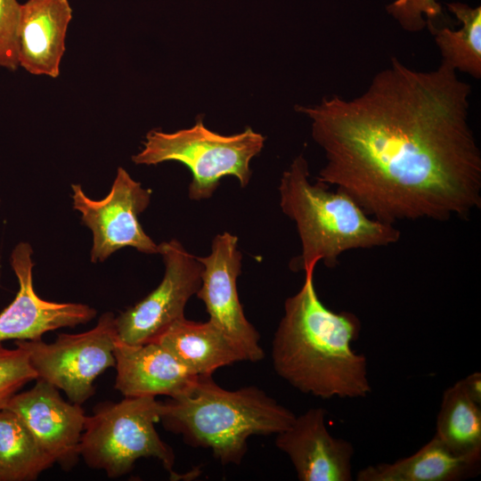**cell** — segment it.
I'll return each mask as SVG.
<instances>
[{
    "instance_id": "1",
    "label": "cell",
    "mask_w": 481,
    "mask_h": 481,
    "mask_svg": "<svg viewBox=\"0 0 481 481\" xmlns=\"http://www.w3.org/2000/svg\"><path fill=\"white\" fill-rule=\"evenodd\" d=\"M470 94L471 86L443 62L420 71L393 57L358 96L297 105L325 154L316 180L393 224L469 215L481 207Z\"/></svg>"
},
{
    "instance_id": "2",
    "label": "cell",
    "mask_w": 481,
    "mask_h": 481,
    "mask_svg": "<svg viewBox=\"0 0 481 481\" xmlns=\"http://www.w3.org/2000/svg\"><path fill=\"white\" fill-rule=\"evenodd\" d=\"M284 303L273 340L275 372L304 394L322 399L359 398L371 392L366 357L352 343L362 324L353 313L334 312L319 298L314 272Z\"/></svg>"
},
{
    "instance_id": "3",
    "label": "cell",
    "mask_w": 481,
    "mask_h": 481,
    "mask_svg": "<svg viewBox=\"0 0 481 481\" xmlns=\"http://www.w3.org/2000/svg\"><path fill=\"white\" fill-rule=\"evenodd\" d=\"M295 418L255 386L227 390L212 375H199L185 391L162 403L159 420L190 446L209 449L224 465H238L251 436L276 435Z\"/></svg>"
},
{
    "instance_id": "4",
    "label": "cell",
    "mask_w": 481,
    "mask_h": 481,
    "mask_svg": "<svg viewBox=\"0 0 481 481\" xmlns=\"http://www.w3.org/2000/svg\"><path fill=\"white\" fill-rule=\"evenodd\" d=\"M307 160L298 155L285 170L279 186L280 207L295 222L302 252L294 270L314 272L318 262L334 267L339 256L351 249L386 247L401 232L393 224L367 215L344 191L329 190L309 181Z\"/></svg>"
},
{
    "instance_id": "5",
    "label": "cell",
    "mask_w": 481,
    "mask_h": 481,
    "mask_svg": "<svg viewBox=\"0 0 481 481\" xmlns=\"http://www.w3.org/2000/svg\"><path fill=\"white\" fill-rule=\"evenodd\" d=\"M265 137L247 126L241 133L223 135L209 130L198 117L190 128L173 133L153 129L147 133L143 149L132 157L137 165H157L177 161L192 173L189 198H210L220 180L232 175L241 187L251 177L250 161L260 153Z\"/></svg>"
},
{
    "instance_id": "6",
    "label": "cell",
    "mask_w": 481,
    "mask_h": 481,
    "mask_svg": "<svg viewBox=\"0 0 481 481\" xmlns=\"http://www.w3.org/2000/svg\"><path fill=\"white\" fill-rule=\"evenodd\" d=\"M162 403L155 396L125 397L98 404L86 416L80 440V456L86 465L105 471L110 478L130 472L141 458H155L174 474L175 453L159 436Z\"/></svg>"
},
{
    "instance_id": "7",
    "label": "cell",
    "mask_w": 481,
    "mask_h": 481,
    "mask_svg": "<svg viewBox=\"0 0 481 481\" xmlns=\"http://www.w3.org/2000/svg\"><path fill=\"white\" fill-rule=\"evenodd\" d=\"M118 340L115 316L107 312L85 332L59 334L53 343L16 340L25 349L37 378L62 390L71 403L82 404L94 394L95 379L115 366Z\"/></svg>"
},
{
    "instance_id": "8",
    "label": "cell",
    "mask_w": 481,
    "mask_h": 481,
    "mask_svg": "<svg viewBox=\"0 0 481 481\" xmlns=\"http://www.w3.org/2000/svg\"><path fill=\"white\" fill-rule=\"evenodd\" d=\"M73 208L93 232L91 261L103 262L115 251L131 247L159 254V245L143 231L139 216L148 208L151 191L144 189L119 167L108 195L100 200L86 196L80 184H71Z\"/></svg>"
},
{
    "instance_id": "9",
    "label": "cell",
    "mask_w": 481,
    "mask_h": 481,
    "mask_svg": "<svg viewBox=\"0 0 481 481\" xmlns=\"http://www.w3.org/2000/svg\"><path fill=\"white\" fill-rule=\"evenodd\" d=\"M165 273L158 287L115 317L119 341L141 345L154 341L170 324L184 317L188 300L201 284L202 265L177 240L159 244Z\"/></svg>"
},
{
    "instance_id": "10",
    "label": "cell",
    "mask_w": 481,
    "mask_h": 481,
    "mask_svg": "<svg viewBox=\"0 0 481 481\" xmlns=\"http://www.w3.org/2000/svg\"><path fill=\"white\" fill-rule=\"evenodd\" d=\"M202 265L201 284L196 296L205 305L209 320L233 339L244 351L247 361L258 362L265 356L259 346V333L246 318L237 290L242 255L238 238L217 234L207 257H197Z\"/></svg>"
},
{
    "instance_id": "11",
    "label": "cell",
    "mask_w": 481,
    "mask_h": 481,
    "mask_svg": "<svg viewBox=\"0 0 481 481\" xmlns=\"http://www.w3.org/2000/svg\"><path fill=\"white\" fill-rule=\"evenodd\" d=\"M33 249L20 242L12 251L11 266L19 281V290L0 313V343L5 340H37L45 333L90 322L96 310L79 303H58L40 298L33 285Z\"/></svg>"
},
{
    "instance_id": "12",
    "label": "cell",
    "mask_w": 481,
    "mask_h": 481,
    "mask_svg": "<svg viewBox=\"0 0 481 481\" xmlns=\"http://www.w3.org/2000/svg\"><path fill=\"white\" fill-rule=\"evenodd\" d=\"M36 380L29 390L15 394L5 408L20 418L55 463L69 470L80 457L86 415L81 404L65 401L56 387Z\"/></svg>"
},
{
    "instance_id": "13",
    "label": "cell",
    "mask_w": 481,
    "mask_h": 481,
    "mask_svg": "<svg viewBox=\"0 0 481 481\" xmlns=\"http://www.w3.org/2000/svg\"><path fill=\"white\" fill-rule=\"evenodd\" d=\"M327 412L311 408L276 434L275 445L292 462L300 481H351L352 444L332 436L325 426Z\"/></svg>"
},
{
    "instance_id": "14",
    "label": "cell",
    "mask_w": 481,
    "mask_h": 481,
    "mask_svg": "<svg viewBox=\"0 0 481 481\" xmlns=\"http://www.w3.org/2000/svg\"><path fill=\"white\" fill-rule=\"evenodd\" d=\"M115 388L125 397H175L196 380L194 374L169 350L152 341L130 345L117 340Z\"/></svg>"
},
{
    "instance_id": "15",
    "label": "cell",
    "mask_w": 481,
    "mask_h": 481,
    "mask_svg": "<svg viewBox=\"0 0 481 481\" xmlns=\"http://www.w3.org/2000/svg\"><path fill=\"white\" fill-rule=\"evenodd\" d=\"M71 18L68 0H28L20 4V67L32 75L57 77Z\"/></svg>"
},
{
    "instance_id": "16",
    "label": "cell",
    "mask_w": 481,
    "mask_h": 481,
    "mask_svg": "<svg viewBox=\"0 0 481 481\" xmlns=\"http://www.w3.org/2000/svg\"><path fill=\"white\" fill-rule=\"evenodd\" d=\"M154 341L196 375H212L220 367L247 361L242 348L210 321L180 318Z\"/></svg>"
},
{
    "instance_id": "17",
    "label": "cell",
    "mask_w": 481,
    "mask_h": 481,
    "mask_svg": "<svg viewBox=\"0 0 481 481\" xmlns=\"http://www.w3.org/2000/svg\"><path fill=\"white\" fill-rule=\"evenodd\" d=\"M480 460L454 454L436 435L413 454L393 463L370 465L357 481H455L479 465Z\"/></svg>"
},
{
    "instance_id": "18",
    "label": "cell",
    "mask_w": 481,
    "mask_h": 481,
    "mask_svg": "<svg viewBox=\"0 0 481 481\" xmlns=\"http://www.w3.org/2000/svg\"><path fill=\"white\" fill-rule=\"evenodd\" d=\"M454 454L481 458V404L467 393L461 380L443 394L435 434Z\"/></svg>"
},
{
    "instance_id": "19",
    "label": "cell",
    "mask_w": 481,
    "mask_h": 481,
    "mask_svg": "<svg viewBox=\"0 0 481 481\" xmlns=\"http://www.w3.org/2000/svg\"><path fill=\"white\" fill-rule=\"evenodd\" d=\"M55 464L13 412L0 410V481H32Z\"/></svg>"
},
{
    "instance_id": "20",
    "label": "cell",
    "mask_w": 481,
    "mask_h": 481,
    "mask_svg": "<svg viewBox=\"0 0 481 481\" xmlns=\"http://www.w3.org/2000/svg\"><path fill=\"white\" fill-rule=\"evenodd\" d=\"M448 9L461 22L453 30L444 27L434 29L435 43L440 52L441 62L455 71L481 77V8H471L461 3L447 4Z\"/></svg>"
},
{
    "instance_id": "21",
    "label": "cell",
    "mask_w": 481,
    "mask_h": 481,
    "mask_svg": "<svg viewBox=\"0 0 481 481\" xmlns=\"http://www.w3.org/2000/svg\"><path fill=\"white\" fill-rule=\"evenodd\" d=\"M13 349L0 343V410L10 399L37 376L32 368L25 349L15 346Z\"/></svg>"
},
{
    "instance_id": "22",
    "label": "cell",
    "mask_w": 481,
    "mask_h": 481,
    "mask_svg": "<svg viewBox=\"0 0 481 481\" xmlns=\"http://www.w3.org/2000/svg\"><path fill=\"white\" fill-rule=\"evenodd\" d=\"M20 4L17 0H0V67H19V27Z\"/></svg>"
},
{
    "instance_id": "23",
    "label": "cell",
    "mask_w": 481,
    "mask_h": 481,
    "mask_svg": "<svg viewBox=\"0 0 481 481\" xmlns=\"http://www.w3.org/2000/svg\"><path fill=\"white\" fill-rule=\"evenodd\" d=\"M387 10L409 32L422 30L442 13L436 0H395Z\"/></svg>"
},
{
    "instance_id": "24",
    "label": "cell",
    "mask_w": 481,
    "mask_h": 481,
    "mask_svg": "<svg viewBox=\"0 0 481 481\" xmlns=\"http://www.w3.org/2000/svg\"><path fill=\"white\" fill-rule=\"evenodd\" d=\"M467 393L478 404H481V374L474 372L461 379Z\"/></svg>"
}]
</instances>
